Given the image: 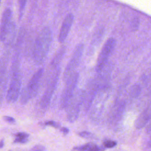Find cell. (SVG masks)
<instances>
[{
    "instance_id": "obj_1",
    "label": "cell",
    "mask_w": 151,
    "mask_h": 151,
    "mask_svg": "<svg viewBox=\"0 0 151 151\" xmlns=\"http://www.w3.org/2000/svg\"><path fill=\"white\" fill-rule=\"evenodd\" d=\"M52 39V32L48 27L44 28L38 34L33 49V58L37 64H41L45 60Z\"/></svg>"
},
{
    "instance_id": "obj_2",
    "label": "cell",
    "mask_w": 151,
    "mask_h": 151,
    "mask_svg": "<svg viewBox=\"0 0 151 151\" xmlns=\"http://www.w3.org/2000/svg\"><path fill=\"white\" fill-rule=\"evenodd\" d=\"M12 77L6 94V100L9 103L17 101L20 93L21 87V77L19 69V63L15 59L12 66Z\"/></svg>"
},
{
    "instance_id": "obj_3",
    "label": "cell",
    "mask_w": 151,
    "mask_h": 151,
    "mask_svg": "<svg viewBox=\"0 0 151 151\" xmlns=\"http://www.w3.org/2000/svg\"><path fill=\"white\" fill-rule=\"evenodd\" d=\"M85 91L81 89L74 93L67 106V117L70 123L76 122L80 114V109L83 104Z\"/></svg>"
},
{
    "instance_id": "obj_4",
    "label": "cell",
    "mask_w": 151,
    "mask_h": 151,
    "mask_svg": "<svg viewBox=\"0 0 151 151\" xmlns=\"http://www.w3.org/2000/svg\"><path fill=\"white\" fill-rule=\"evenodd\" d=\"M60 74V67H57L55 68L54 71L52 73V74L50 78L47 87L45 90L44 93L43 94L41 100H40V107L42 109L45 110L48 107L52 96L57 88V86L58 82L59 77Z\"/></svg>"
},
{
    "instance_id": "obj_5",
    "label": "cell",
    "mask_w": 151,
    "mask_h": 151,
    "mask_svg": "<svg viewBox=\"0 0 151 151\" xmlns=\"http://www.w3.org/2000/svg\"><path fill=\"white\" fill-rule=\"evenodd\" d=\"M79 78V74L74 73L65 82V86L63 91L60 99V107L65 109L72 98Z\"/></svg>"
},
{
    "instance_id": "obj_6",
    "label": "cell",
    "mask_w": 151,
    "mask_h": 151,
    "mask_svg": "<svg viewBox=\"0 0 151 151\" xmlns=\"http://www.w3.org/2000/svg\"><path fill=\"white\" fill-rule=\"evenodd\" d=\"M116 45V41L113 38L108 39L103 46L97 58L96 70L99 73L106 65L109 58L113 52Z\"/></svg>"
},
{
    "instance_id": "obj_7",
    "label": "cell",
    "mask_w": 151,
    "mask_h": 151,
    "mask_svg": "<svg viewBox=\"0 0 151 151\" xmlns=\"http://www.w3.org/2000/svg\"><path fill=\"white\" fill-rule=\"evenodd\" d=\"M84 51V45L79 44L74 50L71 57L68 63L63 74V80L65 81L74 73L79 65Z\"/></svg>"
},
{
    "instance_id": "obj_8",
    "label": "cell",
    "mask_w": 151,
    "mask_h": 151,
    "mask_svg": "<svg viewBox=\"0 0 151 151\" xmlns=\"http://www.w3.org/2000/svg\"><path fill=\"white\" fill-rule=\"evenodd\" d=\"M43 73L44 69L42 68L37 70L29 81L27 86L24 88L30 99L37 94Z\"/></svg>"
},
{
    "instance_id": "obj_9",
    "label": "cell",
    "mask_w": 151,
    "mask_h": 151,
    "mask_svg": "<svg viewBox=\"0 0 151 151\" xmlns=\"http://www.w3.org/2000/svg\"><path fill=\"white\" fill-rule=\"evenodd\" d=\"M74 21V15L72 14H68L64 18L58 35V41L60 42H63L68 37L69 32L73 25Z\"/></svg>"
},
{
    "instance_id": "obj_10",
    "label": "cell",
    "mask_w": 151,
    "mask_h": 151,
    "mask_svg": "<svg viewBox=\"0 0 151 151\" xmlns=\"http://www.w3.org/2000/svg\"><path fill=\"white\" fill-rule=\"evenodd\" d=\"M12 17V12L10 9H6L2 14L0 24V40L4 41L6 34L11 24V19Z\"/></svg>"
},
{
    "instance_id": "obj_11",
    "label": "cell",
    "mask_w": 151,
    "mask_h": 151,
    "mask_svg": "<svg viewBox=\"0 0 151 151\" xmlns=\"http://www.w3.org/2000/svg\"><path fill=\"white\" fill-rule=\"evenodd\" d=\"M150 120V111L146 109L143 110L137 117L134 122V127L137 129L144 127Z\"/></svg>"
},
{
    "instance_id": "obj_12",
    "label": "cell",
    "mask_w": 151,
    "mask_h": 151,
    "mask_svg": "<svg viewBox=\"0 0 151 151\" xmlns=\"http://www.w3.org/2000/svg\"><path fill=\"white\" fill-rule=\"evenodd\" d=\"M76 151H104V148L98 146L93 143H88L74 147Z\"/></svg>"
},
{
    "instance_id": "obj_13",
    "label": "cell",
    "mask_w": 151,
    "mask_h": 151,
    "mask_svg": "<svg viewBox=\"0 0 151 151\" xmlns=\"http://www.w3.org/2000/svg\"><path fill=\"white\" fill-rule=\"evenodd\" d=\"M29 134L25 132H19L15 134L14 142L15 143H25L29 139Z\"/></svg>"
},
{
    "instance_id": "obj_14",
    "label": "cell",
    "mask_w": 151,
    "mask_h": 151,
    "mask_svg": "<svg viewBox=\"0 0 151 151\" xmlns=\"http://www.w3.org/2000/svg\"><path fill=\"white\" fill-rule=\"evenodd\" d=\"M124 108H125V104L123 102L120 103L119 105V107L116 110V111L114 113V114L113 113V117H112L113 121L117 122V120H119V119L122 117L123 114Z\"/></svg>"
},
{
    "instance_id": "obj_15",
    "label": "cell",
    "mask_w": 151,
    "mask_h": 151,
    "mask_svg": "<svg viewBox=\"0 0 151 151\" xmlns=\"http://www.w3.org/2000/svg\"><path fill=\"white\" fill-rule=\"evenodd\" d=\"M142 91V87L139 84H133L130 90V96L133 98H136L139 96Z\"/></svg>"
},
{
    "instance_id": "obj_16",
    "label": "cell",
    "mask_w": 151,
    "mask_h": 151,
    "mask_svg": "<svg viewBox=\"0 0 151 151\" xmlns=\"http://www.w3.org/2000/svg\"><path fill=\"white\" fill-rule=\"evenodd\" d=\"M27 0H18V4H19V19L22 18V16L23 15L26 4H27Z\"/></svg>"
},
{
    "instance_id": "obj_17",
    "label": "cell",
    "mask_w": 151,
    "mask_h": 151,
    "mask_svg": "<svg viewBox=\"0 0 151 151\" xmlns=\"http://www.w3.org/2000/svg\"><path fill=\"white\" fill-rule=\"evenodd\" d=\"M78 136H80L81 137L85 138V139H92L94 137V134L87 131L80 132V133H78Z\"/></svg>"
},
{
    "instance_id": "obj_18",
    "label": "cell",
    "mask_w": 151,
    "mask_h": 151,
    "mask_svg": "<svg viewBox=\"0 0 151 151\" xmlns=\"http://www.w3.org/2000/svg\"><path fill=\"white\" fill-rule=\"evenodd\" d=\"M104 147L106 148H112L117 145V142L114 140H107L103 143Z\"/></svg>"
},
{
    "instance_id": "obj_19",
    "label": "cell",
    "mask_w": 151,
    "mask_h": 151,
    "mask_svg": "<svg viewBox=\"0 0 151 151\" xmlns=\"http://www.w3.org/2000/svg\"><path fill=\"white\" fill-rule=\"evenodd\" d=\"M45 125L46 126H50L55 128H58L60 127V124H59L58 122L53 121V120H50V121H47L45 122Z\"/></svg>"
},
{
    "instance_id": "obj_20",
    "label": "cell",
    "mask_w": 151,
    "mask_h": 151,
    "mask_svg": "<svg viewBox=\"0 0 151 151\" xmlns=\"http://www.w3.org/2000/svg\"><path fill=\"white\" fill-rule=\"evenodd\" d=\"M3 120L8 123H14L15 122V119L11 116H3Z\"/></svg>"
},
{
    "instance_id": "obj_21",
    "label": "cell",
    "mask_w": 151,
    "mask_h": 151,
    "mask_svg": "<svg viewBox=\"0 0 151 151\" xmlns=\"http://www.w3.org/2000/svg\"><path fill=\"white\" fill-rule=\"evenodd\" d=\"M60 130H61V132L63 134H68V133H69V132H70L69 129L67 128V127H61V128L60 129Z\"/></svg>"
},
{
    "instance_id": "obj_22",
    "label": "cell",
    "mask_w": 151,
    "mask_h": 151,
    "mask_svg": "<svg viewBox=\"0 0 151 151\" xmlns=\"http://www.w3.org/2000/svg\"><path fill=\"white\" fill-rule=\"evenodd\" d=\"M4 146V139H2L0 140V149L2 148Z\"/></svg>"
},
{
    "instance_id": "obj_23",
    "label": "cell",
    "mask_w": 151,
    "mask_h": 151,
    "mask_svg": "<svg viewBox=\"0 0 151 151\" xmlns=\"http://www.w3.org/2000/svg\"><path fill=\"white\" fill-rule=\"evenodd\" d=\"M35 151H42V150H36Z\"/></svg>"
},
{
    "instance_id": "obj_24",
    "label": "cell",
    "mask_w": 151,
    "mask_h": 151,
    "mask_svg": "<svg viewBox=\"0 0 151 151\" xmlns=\"http://www.w3.org/2000/svg\"><path fill=\"white\" fill-rule=\"evenodd\" d=\"M9 151H12V150H9Z\"/></svg>"
},
{
    "instance_id": "obj_25",
    "label": "cell",
    "mask_w": 151,
    "mask_h": 151,
    "mask_svg": "<svg viewBox=\"0 0 151 151\" xmlns=\"http://www.w3.org/2000/svg\"><path fill=\"white\" fill-rule=\"evenodd\" d=\"M0 2H1V0H0Z\"/></svg>"
}]
</instances>
